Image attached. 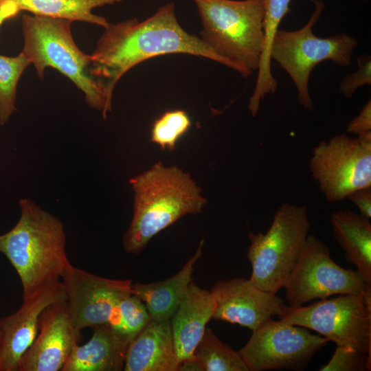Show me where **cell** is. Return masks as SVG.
Segmentation results:
<instances>
[{"label":"cell","instance_id":"603a6c76","mask_svg":"<svg viewBox=\"0 0 371 371\" xmlns=\"http://www.w3.org/2000/svg\"><path fill=\"white\" fill-rule=\"evenodd\" d=\"M192 357L205 371H248L238 352L222 342L210 328H206Z\"/></svg>","mask_w":371,"mask_h":371},{"label":"cell","instance_id":"8992f818","mask_svg":"<svg viewBox=\"0 0 371 371\" xmlns=\"http://www.w3.org/2000/svg\"><path fill=\"white\" fill-rule=\"evenodd\" d=\"M308 208L283 203L273 214L266 233L249 232L247 256L251 265L250 280L273 293L284 288L309 235Z\"/></svg>","mask_w":371,"mask_h":371},{"label":"cell","instance_id":"6da1fadb","mask_svg":"<svg viewBox=\"0 0 371 371\" xmlns=\"http://www.w3.org/2000/svg\"><path fill=\"white\" fill-rule=\"evenodd\" d=\"M96 43L91 55L93 73L112 101L117 82L139 63L161 55L186 54L204 57L233 69L201 37L186 32L177 21L175 5L167 3L148 19L111 24Z\"/></svg>","mask_w":371,"mask_h":371},{"label":"cell","instance_id":"52a82bcc","mask_svg":"<svg viewBox=\"0 0 371 371\" xmlns=\"http://www.w3.org/2000/svg\"><path fill=\"white\" fill-rule=\"evenodd\" d=\"M315 10L308 21L294 31L278 30L273 38L271 58L290 76L297 89V99L308 111L314 109L308 90L311 73L324 60L339 66L350 64L357 41L346 33L326 38L317 36L313 28L324 9L320 0H314Z\"/></svg>","mask_w":371,"mask_h":371},{"label":"cell","instance_id":"d6986e66","mask_svg":"<svg viewBox=\"0 0 371 371\" xmlns=\"http://www.w3.org/2000/svg\"><path fill=\"white\" fill-rule=\"evenodd\" d=\"M202 240L194 254L175 275L162 281L132 285L131 293L145 304L151 319H170L183 300L189 284L194 265L202 255Z\"/></svg>","mask_w":371,"mask_h":371},{"label":"cell","instance_id":"ffe728a7","mask_svg":"<svg viewBox=\"0 0 371 371\" xmlns=\"http://www.w3.org/2000/svg\"><path fill=\"white\" fill-rule=\"evenodd\" d=\"M333 236L344 251L346 260L368 285H371V224L370 218L350 209L331 215Z\"/></svg>","mask_w":371,"mask_h":371},{"label":"cell","instance_id":"5bb4252c","mask_svg":"<svg viewBox=\"0 0 371 371\" xmlns=\"http://www.w3.org/2000/svg\"><path fill=\"white\" fill-rule=\"evenodd\" d=\"M38 331L19 361L16 371L61 370L80 336L70 319L66 300L43 311Z\"/></svg>","mask_w":371,"mask_h":371},{"label":"cell","instance_id":"f1b7e54d","mask_svg":"<svg viewBox=\"0 0 371 371\" xmlns=\"http://www.w3.org/2000/svg\"><path fill=\"white\" fill-rule=\"evenodd\" d=\"M347 131L357 135L371 132V101L363 106L360 113L347 125Z\"/></svg>","mask_w":371,"mask_h":371},{"label":"cell","instance_id":"7c38bea8","mask_svg":"<svg viewBox=\"0 0 371 371\" xmlns=\"http://www.w3.org/2000/svg\"><path fill=\"white\" fill-rule=\"evenodd\" d=\"M70 319L81 331L106 324L116 304L131 294L132 281L100 277L67 266L61 278Z\"/></svg>","mask_w":371,"mask_h":371},{"label":"cell","instance_id":"9a60e30c","mask_svg":"<svg viewBox=\"0 0 371 371\" xmlns=\"http://www.w3.org/2000/svg\"><path fill=\"white\" fill-rule=\"evenodd\" d=\"M210 291L216 304L212 319L237 324L251 330L278 315L285 306L276 293L264 291L244 278L220 280Z\"/></svg>","mask_w":371,"mask_h":371},{"label":"cell","instance_id":"3957f363","mask_svg":"<svg viewBox=\"0 0 371 371\" xmlns=\"http://www.w3.org/2000/svg\"><path fill=\"white\" fill-rule=\"evenodd\" d=\"M19 206L18 222L0 235V252L17 272L23 299L48 284L61 280L70 262L63 223L31 199H20Z\"/></svg>","mask_w":371,"mask_h":371},{"label":"cell","instance_id":"7402d4cb","mask_svg":"<svg viewBox=\"0 0 371 371\" xmlns=\"http://www.w3.org/2000/svg\"><path fill=\"white\" fill-rule=\"evenodd\" d=\"M20 11L33 15L82 21L105 28L106 19L93 13V10L106 5H113L122 0H9Z\"/></svg>","mask_w":371,"mask_h":371},{"label":"cell","instance_id":"4dcf8cb0","mask_svg":"<svg viewBox=\"0 0 371 371\" xmlns=\"http://www.w3.org/2000/svg\"><path fill=\"white\" fill-rule=\"evenodd\" d=\"M21 11L17 5L9 0H0V26L7 20L16 16Z\"/></svg>","mask_w":371,"mask_h":371},{"label":"cell","instance_id":"7a4b0ae2","mask_svg":"<svg viewBox=\"0 0 371 371\" xmlns=\"http://www.w3.org/2000/svg\"><path fill=\"white\" fill-rule=\"evenodd\" d=\"M134 192L133 216L123 237L128 254H138L157 234L182 216L202 212L207 199L190 175L161 161L129 180Z\"/></svg>","mask_w":371,"mask_h":371},{"label":"cell","instance_id":"30bf717a","mask_svg":"<svg viewBox=\"0 0 371 371\" xmlns=\"http://www.w3.org/2000/svg\"><path fill=\"white\" fill-rule=\"evenodd\" d=\"M284 288L290 306L297 307L315 299L359 294L371 289V285L357 270L338 265L329 247L315 236L308 235Z\"/></svg>","mask_w":371,"mask_h":371},{"label":"cell","instance_id":"4fadbf2b","mask_svg":"<svg viewBox=\"0 0 371 371\" xmlns=\"http://www.w3.org/2000/svg\"><path fill=\"white\" fill-rule=\"evenodd\" d=\"M65 300L63 282L56 281L23 298L21 306L14 313L0 318V371H16L22 356L38 334L43 311Z\"/></svg>","mask_w":371,"mask_h":371},{"label":"cell","instance_id":"ba28073f","mask_svg":"<svg viewBox=\"0 0 371 371\" xmlns=\"http://www.w3.org/2000/svg\"><path fill=\"white\" fill-rule=\"evenodd\" d=\"M278 317L314 330L336 346L371 355V289L322 299L308 306L285 305Z\"/></svg>","mask_w":371,"mask_h":371},{"label":"cell","instance_id":"83f0119b","mask_svg":"<svg viewBox=\"0 0 371 371\" xmlns=\"http://www.w3.org/2000/svg\"><path fill=\"white\" fill-rule=\"evenodd\" d=\"M358 70L345 76L339 83V91L347 98L352 97L357 89L371 85V58L368 55L357 58Z\"/></svg>","mask_w":371,"mask_h":371},{"label":"cell","instance_id":"4316f807","mask_svg":"<svg viewBox=\"0 0 371 371\" xmlns=\"http://www.w3.org/2000/svg\"><path fill=\"white\" fill-rule=\"evenodd\" d=\"M371 355L341 346H337L330 359L320 371H365L370 370Z\"/></svg>","mask_w":371,"mask_h":371},{"label":"cell","instance_id":"ac0fdd59","mask_svg":"<svg viewBox=\"0 0 371 371\" xmlns=\"http://www.w3.org/2000/svg\"><path fill=\"white\" fill-rule=\"evenodd\" d=\"M93 328L92 337L76 345L62 371H120L124 369L130 341L107 323Z\"/></svg>","mask_w":371,"mask_h":371},{"label":"cell","instance_id":"9c48e42d","mask_svg":"<svg viewBox=\"0 0 371 371\" xmlns=\"http://www.w3.org/2000/svg\"><path fill=\"white\" fill-rule=\"evenodd\" d=\"M309 170L330 203L371 187V132L350 137L345 134L322 141L312 151Z\"/></svg>","mask_w":371,"mask_h":371},{"label":"cell","instance_id":"484cf974","mask_svg":"<svg viewBox=\"0 0 371 371\" xmlns=\"http://www.w3.org/2000/svg\"><path fill=\"white\" fill-rule=\"evenodd\" d=\"M190 126L191 120L186 111L181 109L166 111L153 122L150 141L162 150L172 151Z\"/></svg>","mask_w":371,"mask_h":371},{"label":"cell","instance_id":"d6a6232c","mask_svg":"<svg viewBox=\"0 0 371 371\" xmlns=\"http://www.w3.org/2000/svg\"></svg>","mask_w":371,"mask_h":371},{"label":"cell","instance_id":"e0dca14e","mask_svg":"<svg viewBox=\"0 0 371 371\" xmlns=\"http://www.w3.org/2000/svg\"><path fill=\"white\" fill-rule=\"evenodd\" d=\"M170 319H151L129 344L125 371H177Z\"/></svg>","mask_w":371,"mask_h":371},{"label":"cell","instance_id":"44dd1931","mask_svg":"<svg viewBox=\"0 0 371 371\" xmlns=\"http://www.w3.org/2000/svg\"><path fill=\"white\" fill-rule=\"evenodd\" d=\"M291 1V0H265V2L264 43L256 86L248 104V109L253 117L256 115L265 95L275 93L277 90L278 82L271 72V49L280 24L290 11Z\"/></svg>","mask_w":371,"mask_h":371},{"label":"cell","instance_id":"277c9868","mask_svg":"<svg viewBox=\"0 0 371 371\" xmlns=\"http://www.w3.org/2000/svg\"><path fill=\"white\" fill-rule=\"evenodd\" d=\"M72 21L25 14L22 17L24 44L21 53L43 80L47 67H52L71 80L84 93L85 102L102 112L104 119L111 111L104 85L95 76L91 55L76 44L71 31Z\"/></svg>","mask_w":371,"mask_h":371},{"label":"cell","instance_id":"cb8c5ba5","mask_svg":"<svg viewBox=\"0 0 371 371\" xmlns=\"http://www.w3.org/2000/svg\"><path fill=\"white\" fill-rule=\"evenodd\" d=\"M150 320L144 303L131 293L116 304L107 324L131 343Z\"/></svg>","mask_w":371,"mask_h":371},{"label":"cell","instance_id":"8fae6325","mask_svg":"<svg viewBox=\"0 0 371 371\" xmlns=\"http://www.w3.org/2000/svg\"><path fill=\"white\" fill-rule=\"evenodd\" d=\"M238 352L248 371L303 370L329 341L304 327L281 320L267 319Z\"/></svg>","mask_w":371,"mask_h":371},{"label":"cell","instance_id":"d4e9b609","mask_svg":"<svg viewBox=\"0 0 371 371\" xmlns=\"http://www.w3.org/2000/svg\"><path fill=\"white\" fill-rule=\"evenodd\" d=\"M29 65L21 52L13 57L0 54V125L5 124L16 110L17 84Z\"/></svg>","mask_w":371,"mask_h":371},{"label":"cell","instance_id":"f546056e","mask_svg":"<svg viewBox=\"0 0 371 371\" xmlns=\"http://www.w3.org/2000/svg\"><path fill=\"white\" fill-rule=\"evenodd\" d=\"M347 199L359 209V214L371 218V187L358 189L350 193Z\"/></svg>","mask_w":371,"mask_h":371},{"label":"cell","instance_id":"1f68e13d","mask_svg":"<svg viewBox=\"0 0 371 371\" xmlns=\"http://www.w3.org/2000/svg\"><path fill=\"white\" fill-rule=\"evenodd\" d=\"M180 371H205L201 363L192 357L180 362L178 370Z\"/></svg>","mask_w":371,"mask_h":371},{"label":"cell","instance_id":"2e32d148","mask_svg":"<svg viewBox=\"0 0 371 371\" xmlns=\"http://www.w3.org/2000/svg\"><path fill=\"white\" fill-rule=\"evenodd\" d=\"M216 304L210 291L192 281L170 319L172 337L179 363L192 357L208 322L212 319Z\"/></svg>","mask_w":371,"mask_h":371},{"label":"cell","instance_id":"5b68a950","mask_svg":"<svg viewBox=\"0 0 371 371\" xmlns=\"http://www.w3.org/2000/svg\"><path fill=\"white\" fill-rule=\"evenodd\" d=\"M201 39L245 78L258 70L264 43L265 0H194Z\"/></svg>","mask_w":371,"mask_h":371}]
</instances>
